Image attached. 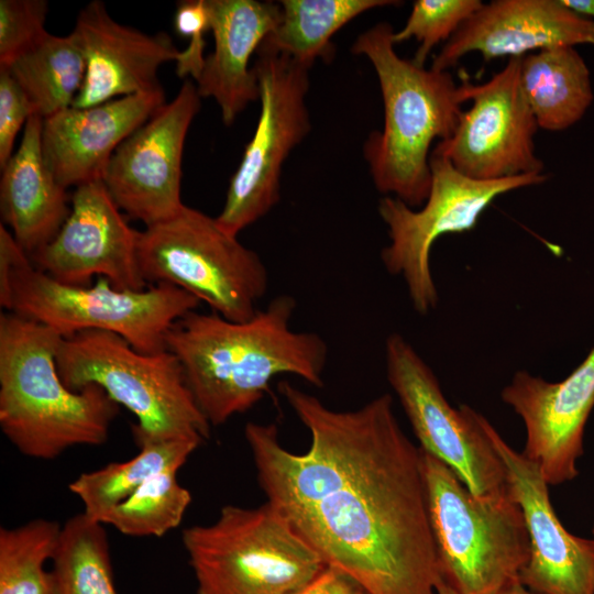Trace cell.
Returning <instances> with one entry per match:
<instances>
[{
	"mask_svg": "<svg viewBox=\"0 0 594 594\" xmlns=\"http://www.w3.org/2000/svg\"><path fill=\"white\" fill-rule=\"evenodd\" d=\"M62 339L33 319L0 316V427L28 458L53 460L74 447L103 444L119 414L101 387L65 385L56 366Z\"/></svg>",
	"mask_w": 594,
	"mask_h": 594,
	"instance_id": "3957f363",
	"label": "cell"
},
{
	"mask_svg": "<svg viewBox=\"0 0 594 594\" xmlns=\"http://www.w3.org/2000/svg\"><path fill=\"white\" fill-rule=\"evenodd\" d=\"M568 9L594 22V0H560Z\"/></svg>",
	"mask_w": 594,
	"mask_h": 594,
	"instance_id": "d590c367",
	"label": "cell"
},
{
	"mask_svg": "<svg viewBox=\"0 0 594 594\" xmlns=\"http://www.w3.org/2000/svg\"><path fill=\"white\" fill-rule=\"evenodd\" d=\"M437 594H459L442 576L437 585Z\"/></svg>",
	"mask_w": 594,
	"mask_h": 594,
	"instance_id": "74e56055",
	"label": "cell"
},
{
	"mask_svg": "<svg viewBox=\"0 0 594 594\" xmlns=\"http://www.w3.org/2000/svg\"><path fill=\"white\" fill-rule=\"evenodd\" d=\"M163 89L87 108H66L43 119L44 157L65 187L103 180L119 145L165 103Z\"/></svg>",
	"mask_w": 594,
	"mask_h": 594,
	"instance_id": "ffe728a7",
	"label": "cell"
},
{
	"mask_svg": "<svg viewBox=\"0 0 594 594\" xmlns=\"http://www.w3.org/2000/svg\"><path fill=\"white\" fill-rule=\"evenodd\" d=\"M255 57L261 112L216 217L219 226L235 237L277 205L283 164L310 131L306 105L309 69L263 44Z\"/></svg>",
	"mask_w": 594,
	"mask_h": 594,
	"instance_id": "8fae6325",
	"label": "cell"
},
{
	"mask_svg": "<svg viewBox=\"0 0 594 594\" xmlns=\"http://www.w3.org/2000/svg\"><path fill=\"white\" fill-rule=\"evenodd\" d=\"M45 0H0V67L35 45L46 33Z\"/></svg>",
	"mask_w": 594,
	"mask_h": 594,
	"instance_id": "4dcf8cb0",
	"label": "cell"
},
{
	"mask_svg": "<svg viewBox=\"0 0 594 594\" xmlns=\"http://www.w3.org/2000/svg\"><path fill=\"white\" fill-rule=\"evenodd\" d=\"M393 0H283L280 16L263 45L310 68L334 55L332 36L365 11L395 6Z\"/></svg>",
	"mask_w": 594,
	"mask_h": 594,
	"instance_id": "cb8c5ba5",
	"label": "cell"
},
{
	"mask_svg": "<svg viewBox=\"0 0 594 594\" xmlns=\"http://www.w3.org/2000/svg\"><path fill=\"white\" fill-rule=\"evenodd\" d=\"M52 562L57 594H118L105 525L84 513L62 526Z\"/></svg>",
	"mask_w": 594,
	"mask_h": 594,
	"instance_id": "4316f807",
	"label": "cell"
},
{
	"mask_svg": "<svg viewBox=\"0 0 594 594\" xmlns=\"http://www.w3.org/2000/svg\"><path fill=\"white\" fill-rule=\"evenodd\" d=\"M207 1L215 46L195 85L201 98L216 100L223 123L230 125L250 102L260 99L250 61L277 25L280 6L256 0Z\"/></svg>",
	"mask_w": 594,
	"mask_h": 594,
	"instance_id": "44dd1931",
	"label": "cell"
},
{
	"mask_svg": "<svg viewBox=\"0 0 594 594\" xmlns=\"http://www.w3.org/2000/svg\"><path fill=\"white\" fill-rule=\"evenodd\" d=\"M201 443L197 439H175L141 446L139 452L127 461L111 462L81 473L68 488L81 502L82 513L100 522L105 514L147 480L169 469L179 470Z\"/></svg>",
	"mask_w": 594,
	"mask_h": 594,
	"instance_id": "d4e9b609",
	"label": "cell"
},
{
	"mask_svg": "<svg viewBox=\"0 0 594 594\" xmlns=\"http://www.w3.org/2000/svg\"><path fill=\"white\" fill-rule=\"evenodd\" d=\"M200 99L196 85L186 79L175 98L128 136L109 162L103 183L111 198L145 227L173 218L184 207L183 152Z\"/></svg>",
	"mask_w": 594,
	"mask_h": 594,
	"instance_id": "5bb4252c",
	"label": "cell"
},
{
	"mask_svg": "<svg viewBox=\"0 0 594 594\" xmlns=\"http://www.w3.org/2000/svg\"><path fill=\"white\" fill-rule=\"evenodd\" d=\"M42 127L41 117L29 119L19 147L1 168V217L30 258L55 238L72 208L44 157Z\"/></svg>",
	"mask_w": 594,
	"mask_h": 594,
	"instance_id": "7402d4cb",
	"label": "cell"
},
{
	"mask_svg": "<svg viewBox=\"0 0 594 594\" xmlns=\"http://www.w3.org/2000/svg\"><path fill=\"white\" fill-rule=\"evenodd\" d=\"M520 85L538 127L548 131L570 128L593 101L590 70L573 46L521 57Z\"/></svg>",
	"mask_w": 594,
	"mask_h": 594,
	"instance_id": "603a6c76",
	"label": "cell"
},
{
	"mask_svg": "<svg viewBox=\"0 0 594 594\" xmlns=\"http://www.w3.org/2000/svg\"><path fill=\"white\" fill-rule=\"evenodd\" d=\"M138 261L147 284L182 288L230 321L254 317L268 286L256 252L216 218L186 205L173 218L139 231Z\"/></svg>",
	"mask_w": 594,
	"mask_h": 594,
	"instance_id": "ba28073f",
	"label": "cell"
},
{
	"mask_svg": "<svg viewBox=\"0 0 594 594\" xmlns=\"http://www.w3.org/2000/svg\"><path fill=\"white\" fill-rule=\"evenodd\" d=\"M10 72L29 98L34 114L46 119L73 106L86 75L84 55L72 33H46L15 58Z\"/></svg>",
	"mask_w": 594,
	"mask_h": 594,
	"instance_id": "484cf974",
	"label": "cell"
},
{
	"mask_svg": "<svg viewBox=\"0 0 594 594\" xmlns=\"http://www.w3.org/2000/svg\"><path fill=\"white\" fill-rule=\"evenodd\" d=\"M199 302L191 294L169 284L123 290L98 277L90 286L65 285L28 258L12 273L9 311L41 322L63 338L85 330L109 331L135 350L153 354L167 350L168 329L196 310Z\"/></svg>",
	"mask_w": 594,
	"mask_h": 594,
	"instance_id": "9c48e42d",
	"label": "cell"
},
{
	"mask_svg": "<svg viewBox=\"0 0 594 594\" xmlns=\"http://www.w3.org/2000/svg\"><path fill=\"white\" fill-rule=\"evenodd\" d=\"M421 460L442 578L459 594H502L519 583L530 543L510 492L477 498L440 460L422 450Z\"/></svg>",
	"mask_w": 594,
	"mask_h": 594,
	"instance_id": "8992f818",
	"label": "cell"
},
{
	"mask_svg": "<svg viewBox=\"0 0 594 594\" xmlns=\"http://www.w3.org/2000/svg\"><path fill=\"white\" fill-rule=\"evenodd\" d=\"M501 397L521 418L526 429L522 453L540 468L547 483L573 480L583 453L585 424L594 407V348L560 382L516 372Z\"/></svg>",
	"mask_w": 594,
	"mask_h": 594,
	"instance_id": "e0dca14e",
	"label": "cell"
},
{
	"mask_svg": "<svg viewBox=\"0 0 594 594\" xmlns=\"http://www.w3.org/2000/svg\"><path fill=\"white\" fill-rule=\"evenodd\" d=\"M593 535H594V527H593Z\"/></svg>",
	"mask_w": 594,
	"mask_h": 594,
	"instance_id": "f35d334b",
	"label": "cell"
},
{
	"mask_svg": "<svg viewBox=\"0 0 594 594\" xmlns=\"http://www.w3.org/2000/svg\"><path fill=\"white\" fill-rule=\"evenodd\" d=\"M502 594H538L529 588H527L521 582L514 584Z\"/></svg>",
	"mask_w": 594,
	"mask_h": 594,
	"instance_id": "8d00e7d4",
	"label": "cell"
},
{
	"mask_svg": "<svg viewBox=\"0 0 594 594\" xmlns=\"http://www.w3.org/2000/svg\"><path fill=\"white\" fill-rule=\"evenodd\" d=\"M385 363L419 448L448 465L477 498L507 496L506 469L482 427V414L468 405L452 407L431 367L397 332L385 340Z\"/></svg>",
	"mask_w": 594,
	"mask_h": 594,
	"instance_id": "7c38bea8",
	"label": "cell"
},
{
	"mask_svg": "<svg viewBox=\"0 0 594 594\" xmlns=\"http://www.w3.org/2000/svg\"><path fill=\"white\" fill-rule=\"evenodd\" d=\"M30 256L18 244L12 233L0 224V305L11 307V276L14 268Z\"/></svg>",
	"mask_w": 594,
	"mask_h": 594,
	"instance_id": "836d02e7",
	"label": "cell"
},
{
	"mask_svg": "<svg viewBox=\"0 0 594 594\" xmlns=\"http://www.w3.org/2000/svg\"><path fill=\"white\" fill-rule=\"evenodd\" d=\"M197 594H294L327 564L267 502L183 530Z\"/></svg>",
	"mask_w": 594,
	"mask_h": 594,
	"instance_id": "52a82bcc",
	"label": "cell"
},
{
	"mask_svg": "<svg viewBox=\"0 0 594 594\" xmlns=\"http://www.w3.org/2000/svg\"><path fill=\"white\" fill-rule=\"evenodd\" d=\"M70 207L55 238L31 256L35 267L69 286H90L98 276L118 289H145L139 231L129 226L103 180L76 187Z\"/></svg>",
	"mask_w": 594,
	"mask_h": 594,
	"instance_id": "9a60e30c",
	"label": "cell"
},
{
	"mask_svg": "<svg viewBox=\"0 0 594 594\" xmlns=\"http://www.w3.org/2000/svg\"><path fill=\"white\" fill-rule=\"evenodd\" d=\"M177 469L163 471L102 516L100 522L130 537H163L177 528L191 503L177 481Z\"/></svg>",
	"mask_w": 594,
	"mask_h": 594,
	"instance_id": "f1b7e54d",
	"label": "cell"
},
{
	"mask_svg": "<svg viewBox=\"0 0 594 594\" xmlns=\"http://www.w3.org/2000/svg\"><path fill=\"white\" fill-rule=\"evenodd\" d=\"M296 306L293 296L279 295L241 322L193 310L168 329L166 349L178 359L210 425L251 409L278 375L323 386L327 343L316 332L292 328Z\"/></svg>",
	"mask_w": 594,
	"mask_h": 594,
	"instance_id": "7a4b0ae2",
	"label": "cell"
},
{
	"mask_svg": "<svg viewBox=\"0 0 594 594\" xmlns=\"http://www.w3.org/2000/svg\"><path fill=\"white\" fill-rule=\"evenodd\" d=\"M294 594H369L344 572L326 565L309 583Z\"/></svg>",
	"mask_w": 594,
	"mask_h": 594,
	"instance_id": "e575fe53",
	"label": "cell"
},
{
	"mask_svg": "<svg viewBox=\"0 0 594 594\" xmlns=\"http://www.w3.org/2000/svg\"><path fill=\"white\" fill-rule=\"evenodd\" d=\"M579 44L594 45V22L560 0H494L483 3L444 43L431 68L448 70L471 52L485 61L509 59Z\"/></svg>",
	"mask_w": 594,
	"mask_h": 594,
	"instance_id": "d6986e66",
	"label": "cell"
},
{
	"mask_svg": "<svg viewBox=\"0 0 594 594\" xmlns=\"http://www.w3.org/2000/svg\"><path fill=\"white\" fill-rule=\"evenodd\" d=\"M278 391L310 446L294 453L275 425L246 424L267 503L369 594H437L442 575L421 450L400 428L392 396L334 410L289 382Z\"/></svg>",
	"mask_w": 594,
	"mask_h": 594,
	"instance_id": "6da1fadb",
	"label": "cell"
},
{
	"mask_svg": "<svg viewBox=\"0 0 594 594\" xmlns=\"http://www.w3.org/2000/svg\"><path fill=\"white\" fill-rule=\"evenodd\" d=\"M520 62L521 57L509 58L480 85L462 79L464 99L472 105L462 111L452 135L438 141L432 155L479 180L543 174L534 142L539 127L520 85Z\"/></svg>",
	"mask_w": 594,
	"mask_h": 594,
	"instance_id": "4fadbf2b",
	"label": "cell"
},
{
	"mask_svg": "<svg viewBox=\"0 0 594 594\" xmlns=\"http://www.w3.org/2000/svg\"><path fill=\"white\" fill-rule=\"evenodd\" d=\"M175 31L189 38L188 45L180 51L176 62V74L180 78L199 77L206 56L205 34L210 31V13L207 0H187L177 4L174 15Z\"/></svg>",
	"mask_w": 594,
	"mask_h": 594,
	"instance_id": "1f68e13d",
	"label": "cell"
},
{
	"mask_svg": "<svg viewBox=\"0 0 594 594\" xmlns=\"http://www.w3.org/2000/svg\"><path fill=\"white\" fill-rule=\"evenodd\" d=\"M431 185L420 209L392 196L380 200L378 213L387 226L389 243L382 250L388 273L400 276L414 309L427 315L438 304L430 254L441 235L472 230L485 209L508 191L546 182L544 174L495 180L470 178L446 158L430 155Z\"/></svg>",
	"mask_w": 594,
	"mask_h": 594,
	"instance_id": "30bf717a",
	"label": "cell"
},
{
	"mask_svg": "<svg viewBox=\"0 0 594 594\" xmlns=\"http://www.w3.org/2000/svg\"><path fill=\"white\" fill-rule=\"evenodd\" d=\"M58 374L72 391L101 387L136 418V447L175 439L209 438L210 424L199 409L183 367L168 350L147 354L119 334L85 330L63 338Z\"/></svg>",
	"mask_w": 594,
	"mask_h": 594,
	"instance_id": "5b68a950",
	"label": "cell"
},
{
	"mask_svg": "<svg viewBox=\"0 0 594 594\" xmlns=\"http://www.w3.org/2000/svg\"><path fill=\"white\" fill-rule=\"evenodd\" d=\"M34 116L23 89L6 68H0V167L13 155L14 142L21 129Z\"/></svg>",
	"mask_w": 594,
	"mask_h": 594,
	"instance_id": "d6a6232c",
	"label": "cell"
},
{
	"mask_svg": "<svg viewBox=\"0 0 594 594\" xmlns=\"http://www.w3.org/2000/svg\"><path fill=\"white\" fill-rule=\"evenodd\" d=\"M72 35L86 63L85 80L72 106L75 108L163 89L158 69L177 62L180 53L165 32L146 34L119 23L100 0L84 7Z\"/></svg>",
	"mask_w": 594,
	"mask_h": 594,
	"instance_id": "ac0fdd59",
	"label": "cell"
},
{
	"mask_svg": "<svg viewBox=\"0 0 594 594\" xmlns=\"http://www.w3.org/2000/svg\"><path fill=\"white\" fill-rule=\"evenodd\" d=\"M62 526L35 518L16 527L0 528V594H57L53 560Z\"/></svg>",
	"mask_w": 594,
	"mask_h": 594,
	"instance_id": "83f0119b",
	"label": "cell"
},
{
	"mask_svg": "<svg viewBox=\"0 0 594 594\" xmlns=\"http://www.w3.org/2000/svg\"><path fill=\"white\" fill-rule=\"evenodd\" d=\"M482 427L506 469L509 492L529 536L520 582L538 594H594V539L570 534L551 505L540 468L510 447L482 415Z\"/></svg>",
	"mask_w": 594,
	"mask_h": 594,
	"instance_id": "2e32d148",
	"label": "cell"
},
{
	"mask_svg": "<svg viewBox=\"0 0 594 594\" xmlns=\"http://www.w3.org/2000/svg\"><path fill=\"white\" fill-rule=\"evenodd\" d=\"M394 32L389 23H377L351 48L373 65L384 105L383 129L367 138L364 157L376 189L416 209L430 190V147L435 140L452 135L465 99L448 70L427 69L400 57Z\"/></svg>",
	"mask_w": 594,
	"mask_h": 594,
	"instance_id": "277c9868",
	"label": "cell"
},
{
	"mask_svg": "<svg viewBox=\"0 0 594 594\" xmlns=\"http://www.w3.org/2000/svg\"><path fill=\"white\" fill-rule=\"evenodd\" d=\"M480 0H417L404 25L393 34L395 44L411 37L419 42L413 62L425 67L431 50L447 43L481 7Z\"/></svg>",
	"mask_w": 594,
	"mask_h": 594,
	"instance_id": "f546056e",
	"label": "cell"
}]
</instances>
